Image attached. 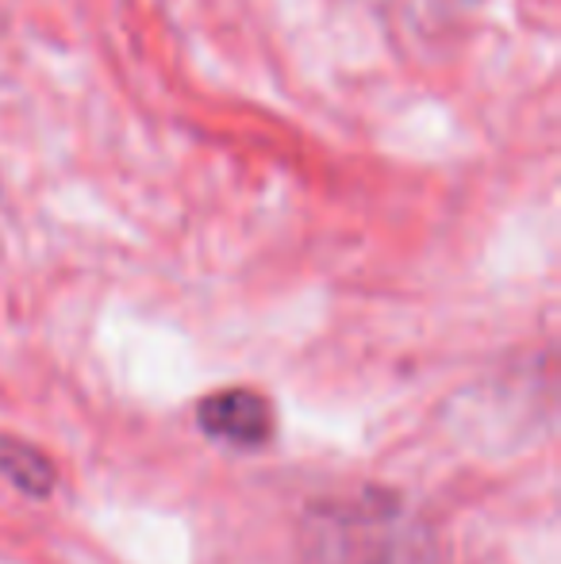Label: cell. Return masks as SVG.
<instances>
[{
	"instance_id": "cell-1",
	"label": "cell",
	"mask_w": 561,
	"mask_h": 564,
	"mask_svg": "<svg viewBox=\"0 0 561 564\" xmlns=\"http://www.w3.org/2000/svg\"><path fill=\"white\" fill-rule=\"evenodd\" d=\"M196 423L208 438L227 442V446L258 449L273 438V411L270 400L258 395L255 388H224L201 400Z\"/></svg>"
},
{
	"instance_id": "cell-2",
	"label": "cell",
	"mask_w": 561,
	"mask_h": 564,
	"mask_svg": "<svg viewBox=\"0 0 561 564\" xmlns=\"http://www.w3.org/2000/svg\"><path fill=\"white\" fill-rule=\"evenodd\" d=\"M0 473L28 496H46L54 488V465L39 449L15 438H0Z\"/></svg>"
},
{
	"instance_id": "cell-3",
	"label": "cell",
	"mask_w": 561,
	"mask_h": 564,
	"mask_svg": "<svg viewBox=\"0 0 561 564\" xmlns=\"http://www.w3.org/2000/svg\"><path fill=\"white\" fill-rule=\"evenodd\" d=\"M369 564H431V557L416 542H392L389 550H381Z\"/></svg>"
},
{
	"instance_id": "cell-4",
	"label": "cell",
	"mask_w": 561,
	"mask_h": 564,
	"mask_svg": "<svg viewBox=\"0 0 561 564\" xmlns=\"http://www.w3.org/2000/svg\"><path fill=\"white\" fill-rule=\"evenodd\" d=\"M0 62H4V23H0Z\"/></svg>"
}]
</instances>
